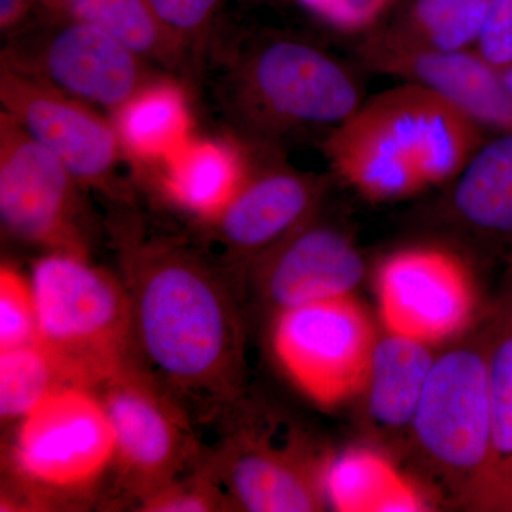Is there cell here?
<instances>
[{"label": "cell", "instance_id": "obj_30", "mask_svg": "<svg viewBox=\"0 0 512 512\" xmlns=\"http://www.w3.org/2000/svg\"><path fill=\"white\" fill-rule=\"evenodd\" d=\"M215 500L205 491L192 488H163L160 493L151 495L146 507L150 511H210Z\"/></svg>", "mask_w": 512, "mask_h": 512}, {"label": "cell", "instance_id": "obj_25", "mask_svg": "<svg viewBox=\"0 0 512 512\" xmlns=\"http://www.w3.org/2000/svg\"><path fill=\"white\" fill-rule=\"evenodd\" d=\"M56 363L39 343L0 352V414L23 419L37 404L63 386Z\"/></svg>", "mask_w": 512, "mask_h": 512}, {"label": "cell", "instance_id": "obj_1", "mask_svg": "<svg viewBox=\"0 0 512 512\" xmlns=\"http://www.w3.org/2000/svg\"><path fill=\"white\" fill-rule=\"evenodd\" d=\"M488 131L443 97L412 83L365 99L323 140L333 174L370 202L447 185Z\"/></svg>", "mask_w": 512, "mask_h": 512}, {"label": "cell", "instance_id": "obj_29", "mask_svg": "<svg viewBox=\"0 0 512 512\" xmlns=\"http://www.w3.org/2000/svg\"><path fill=\"white\" fill-rule=\"evenodd\" d=\"M158 19L177 39V35L200 29L218 0H147Z\"/></svg>", "mask_w": 512, "mask_h": 512}, {"label": "cell", "instance_id": "obj_27", "mask_svg": "<svg viewBox=\"0 0 512 512\" xmlns=\"http://www.w3.org/2000/svg\"><path fill=\"white\" fill-rule=\"evenodd\" d=\"M306 9L333 28L348 33L367 32L375 29L392 3L389 0H299Z\"/></svg>", "mask_w": 512, "mask_h": 512}, {"label": "cell", "instance_id": "obj_2", "mask_svg": "<svg viewBox=\"0 0 512 512\" xmlns=\"http://www.w3.org/2000/svg\"><path fill=\"white\" fill-rule=\"evenodd\" d=\"M134 340L167 382L188 393L225 394L241 363L234 305L200 261L177 248H138Z\"/></svg>", "mask_w": 512, "mask_h": 512}, {"label": "cell", "instance_id": "obj_32", "mask_svg": "<svg viewBox=\"0 0 512 512\" xmlns=\"http://www.w3.org/2000/svg\"><path fill=\"white\" fill-rule=\"evenodd\" d=\"M503 73L505 83H507L508 89H510V92L512 94V67L510 69L504 70Z\"/></svg>", "mask_w": 512, "mask_h": 512}, {"label": "cell", "instance_id": "obj_7", "mask_svg": "<svg viewBox=\"0 0 512 512\" xmlns=\"http://www.w3.org/2000/svg\"><path fill=\"white\" fill-rule=\"evenodd\" d=\"M376 295L384 330L436 346L474 323L477 291L464 259L440 245L396 249L377 266Z\"/></svg>", "mask_w": 512, "mask_h": 512}, {"label": "cell", "instance_id": "obj_21", "mask_svg": "<svg viewBox=\"0 0 512 512\" xmlns=\"http://www.w3.org/2000/svg\"><path fill=\"white\" fill-rule=\"evenodd\" d=\"M111 114L124 151L144 163H161L192 137L187 97L165 79L154 80Z\"/></svg>", "mask_w": 512, "mask_h": 512}, {"label": "cell", "instance_id": "obj_23", "mask_svg": "<svg viewBox=\"0 0 512 512\" xmlns=\"http://www.w3.org/2000/svg\"><path fill=\"white\" fill-rule=\"evenodd\" d=\"M74 19L100 29L144 60L171 66L181 46L147 0H69Z\"/></svg>", "mask_w": 512, "mask_h": 512}, {"label": "cell", "instance_id": "obj_11", "mask_svg": "<svg viewBox=\"0 0 512 512\" xmlns=\"http://www.w3.org/2000/svg\"><path fill=\"white\" fill-rule=\"evenodd\" d=\"M0 103L36 143L86 187L113 190L124 151L113 121L96 107L2 64Z\"/></svg>", "mask_w": 512, "mask_h": 512}, {"label": "cell", "instance_id": "obj_18", "mask_svg": "<svg viewBox=\"0 0 512 512\" xmlns=\"http://www.w3.org/2000/svg\"><path fill=\"white\" fill-rule=\"evenodd\" d=\"M322 487L326 507L339 512H423L433 507L424 488L373 447L350 446L326 457Z\"/></svg>", "mask_w": 512, "mask_h": 512}, {"label": "cell", "instance_id": "obj_19", "mask_svg": "<svg viewBox=\"0 0 512 512\" xmlns=\"http://www.w3.org/2000/svg\"><path fill=\"white\" fill-rule=\"evenodd\" d=\"M251 163L234 143L191 137L161 161V180L178 207L212 222L237 194Z\"/></svg>", "mask_w": 512, "mask_h": 512}, {"label": "cell", "instance_id": "obj_6", "mask_svg": "<svg viewBox=\"0 0 512 512\" xmlns=\"http://www.w3.org/2000/svg\"><path fill=\"white\" fill-rule=\"evenodd\" d=\"M379 333L355 295L276 312L272 350L299 392L322 409L362 396Z\"/></svg>", "mask_w": 512, "mask_h": 512}, {"label": "cell", "instance_id": "obj_5", "mask_svg": "<svg viewBox=\"0 0 512 512\" xmlns=\"http://www.w3.org/2000/svg\"><path fill=\"white\" fill-rule=\"evenodd\" d=\"M37 343L64 383L93 387L126 372L134 340L130 295L79 254L53 251L33 266Z\"/></svg>", "mask_w": 512, "mask_h": 512}, {"label": "cell", "instance_id": "obj_3", "mask_svg": "<svg viewBox=\"0 0 512 512\" xmlns=\"http://www.w3.org/2000/svg\"><path fill=\"white\" fill-rule=\"evenodd\" d=\"M409 436L454 503L512 511V480L495 448L483 326L437 353Z\"/></svg>", "mask_w": 512, "mask_h": 512}, {"label": "cell", "instance_id": "obj_20", "mask_svg": "<svg viewBox=\"0 0 512 512\" xmlns=\"http://www.w3.org/2000/svg\"><path fill=\"white\" fill-rule=\"evenodd\" d=\"M436 357L427 343L386 330L379 335L363 390L377 427L409 433Z\"/></svg>", "mask_w": 512, "mask_h": 512}, {"label": "cell", "instance_id": "obj_13", "mask_svg": "<svg viewBox=\"0 0 512 512\" xmlns=\"http://www.w3.org/2000/svg\"><path fill=\"white\" fill-rule=\"evenodd\" d=\"M365 274L348 232L315 215L262 255V288L276 312L353 295Z\"/></svg>", "mask_w": 512, "mask_h": 512}, {"label": "cell", "instance_id": "obj_4", "mask_svg": "<svg viewBox=\"0 0 512 512\" xmlns=\"http://www.w3.org/2000/svg\"><path fill=\"white\" fill-rule=\"evenodd\" d=\"M224 86L232 120L264 143L302 131L329 134L365 101L348 64L293 37L265 40L239 53Z\"/></svg>", "mask_w": 512, "mask_h": 512}, {"label": "cell", "instance_id": "obj_9", "mask_svg": "<svg viewBox=\"0 0 512 512\" xmlns=\"http://www.w3.org/2000/svg\"><path fill=\"white\" fill-rule=\"evenodd\" d=\"M80 187L59 158L0 113V218L9 234L82 255Z\"/></svg>", "mask_w": 512, "mask_h": 512}, {"label": "cell", "instance_id": "obj_26", "mask_svg": "<svg viewBox=\"0 0 512 512\" xmlns=\"http://www.w3.org/2000/svg\"><path fill=\"white\" fill-rule=\"evenodd\" d=\"M39 320L32 281L12 266L0 269V352L37 342Z\"/></svg>", "mask_w": 512, "mask_h": 512}, {"label": "cell", "instance_id": "obj_16", "mask_svg": "<svg viewBox=\"0 0 512 512\" xmlns=\"http://www.w3.org/2000/svg\"><path fill=\"white\" fill-rule=\"evenodd\" d=\"M309 460L293 450L249 441L228 464L229 491L245 510L309 512L326 507L322 474L326 461Z\"/></svg>", "mask_w": 512, "mask_h": 512}, {"label": "cell", "instance_id": "obj_10", "mask_svg": "<svg viewBox=\"0 0 512 512\" xmlns=\"http://www.w3.org/2000/svg\"><path fill=\"white\" fill-rule=\"evenodd\" d=\"M2 64L111 113L158 79L143 57L77 19L43 39L5 47Z\"/></svg>", "mask_w": 512, "mask_h": 512}, {"label": "cell", "instance_id": "obj_22", "mask_svg": "<svg viewBox=\"0 0 512 512\" xmlns=\"http://www.w3.org/2000/svg\"><path fill=\"white\" fill-rule=\"evenodd\" d=\"M488 0H409L387 32L412 45L437 50L476 49Z\"/></svg>", "mask_w": 512, "mask_h": 512}, {"label": "cell", "instance_id": "obj_15", "mask_svg": "<svg viewBox=\"0 0 512 512\" xmlns=\"http://www.w3.org/2000/svg\"><path fill=\"white\" fill-rule=\"evenodd\" d=\"M101 386L100 399L116 437V460L143 483H163L185 450L174 410L130 369Z\"/></svg>", "mask_w": 512, "mask_h": 512}, {"label": "cell", "instance_id": "obj_17", "mask_svg": "<svg viewBox=\"0 0 512 512\" xmlns=\"http://www.w3.org/2000/svg\"><path fill=\"white\" fill-rule=\"evenodd\" d=\"M447 185L451 222L483 241L512 244V131L487 138Z\"/></svg>", "mask_w": 512, "mask_h": 512}, {"label": "cell", "instance_id": "obj_14", "mask_svg": "<svg viewBox=\"0 0 512 512\" xmlns=\"http://www.w3.org/2000/svg\"><path fill=\"white\" fill-rule=\"evenodd\" d=\"M323 178L285 164H251L244 183L215 218L225 245L241 255H264L315 215Z\"/></svg>", "mask_w": 512, "mask_h": 512}, {"label": "cell", "instance_id": "obj_8", "mask_svg": "<svg viewBox=\"0 0 512 512\" xmlns=\"http://www.w3.org/2000/svg\"><path fill=\"white\" fill-rule=\"evenodd\" d=\"M116 460V437L92 389L63 384L20 419L15 440L19 473L53 490L99 480Z\"/></svg>", "mask_w": 512, "mask_h": 512}, {"label": "cell", "instance_id": "obj_33", "mask_svg": "<svg viewBox=\"0 0 512 512\" xmlns=\"http://www.w3.org/2000/svg\"><path fill=\"white\" fill-rule=\"evenodd\" d=\"M389 2H390V3H393V2H394V0H389Z\"/></svg>", "mask_w": 512, "mask_h": 512}, {"label": "cell", "instance_id": "obj_28", "mask_svg": "<svg viewBox=\"0 0 512 512\" xmlns=\"http://www.w3.org/2000/svg\"><path fill=\"white\" fill-rule=\"evenodd\" d=\"M476 50L500 72L512 67V0H488Z\"/></svg>", "mask_w": 512, "mask_h": 512}, {"label": "cell", "instance_id": "obj_24", "mask_svg": "<svg viewBox=\"0 0 512 512\" xmlns=\"http://www.w3.org/2000/svg\"><path fill=\"white\" fill-rule=\"evenodd\" d=\"M498 463L512 480V289L483 323Z\"/></svg>", "mask_w": 512, "mask_h": 512}, {"label": "cell", "instance_id": "obj_31", "mask_svg": "<svg viewBox=\"0 0 512 512\" xmlns=\"http://www.w3.org/2000/svg\"><path fill=\"white\" fill-rule=\"evenodd\" d=\"M23 12V0H0V25L10 28L18 22Z\"/></svg>", "mask_w": 512, "mask_h": 512}, {"label": "cell", "instance_id": "obj_12", "mask_svg": "<svg viewBox=\"0 0 512 512\" xmlns=\"http://www.w3.org/2000/svg\"><path fill=\"white\" fill-rule=\"evenodd\" d=\"M357 53L367 69L436 93L485 130L512 131V94L503 73L476 49L412 45L382 26L367 33Z\"/></svg>", "mask_w": 512, "mask_h": 512}]
</instances>
